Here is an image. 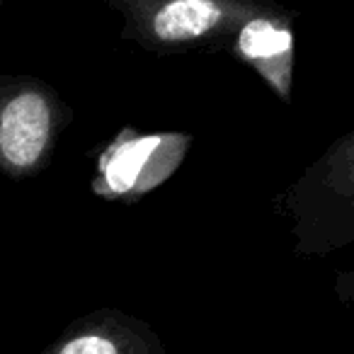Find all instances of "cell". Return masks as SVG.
I'll list each match as a JSON object with an SVG mask.
<instances>
[{
    "instance_id": "8992f818",
    "label": "cell",
    "mask_w": 354,
    "mask_h": 354,
    "mask_svg": "<svg viewBox=\"0 0 354 354\" xmlns=\"http://www.w3.org/2000/svg\"><path fill=\"white\" fill-rule=\"evenodd\" d=\"M41 354H167L146 320L100 308L75 318Z\"/></svg>"
},
{
    "instance_id": "6da1fadb",
    "label": "cell",
    "mask_w": 354,
    "mask_h": 354,
    "mask_svg": "<svg viewBox=\"0 0 354 354\" xmlns=\"http://www.w3.org/2000/svg\"><path fill=\"white\" fill-rule=\"evenodd\" d=\"M124 17L122 39L151 54L226 49L228 37L270 0H102Z\"/></svg>"
},
{
    "instance_id": "277c9868",
    "label": "cell",
    "mask_w": 354,
    "mask_h": 354,
    "mask_svg": "<svg viewBox=\"0 0 354 354\" xmlns=\"http://www.w3.org/2000/svg\"><path fill=\"white\" fill-rule=\"evenodd\" d=\"M192 141L194 136L187 131L146 133L122 127L97 153L90 189L107 202H138L175 175Z\"/></svg>"
},
{
    "instance_id": "3957f363",
    "label": "cell",
    "mask_w": 354,
    "mask_h": 354,
    "mask_svg": "<svg viewBox=\"0 0 354 354\" xmlns=\"http://www.w3.org/2000/svg\"><path fill=\"white\" fill-rule=\"evenodd\" d=\"M352 133H344L289 192L299 252L323 255L352 241Z\"/></svg>"
},
{
    "instance_id": "5b68a950",
    "label": "cell",
    "mask_w": 354,
    "mask_h": 354,
    "mask_svg": "<svg viewBox=\"0 0 354 354\" xmlns=\"http://www.w3.org/2000/svg\"><path fill=\"white\" fill-rule=\"evenodd\" d=\"M294 12L279 6L277 0H270L260 10L250 12L226 41L228 54L250 66L284 102H291L294 88Z\"/></svg>"
},
{
    "instance_id": "7a4b0ae2",
    "label": "cell",
    "mask_w": 354,
    "mask_h": 354,
    "mask_svg": "<svg viewBox=\"0 0 354 354\" xmlns=\"http://www.w3.org/2000/svg\"><path fill=\"white\" fill-rule=\"evenodd\" d=\"M71 109L44 80L22 75L0 83V172L35 177L49 165Z\"/></svg>"
}]
</instances>
